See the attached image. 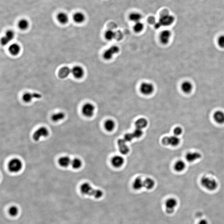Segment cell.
I'll use <instances>...</instances> for the list:
<instances>
[{"mask_svg": "<svg viewBox=\"0 0 224 224\" xmlns=\"http://www.w3.org/2000/svg\"><path fill=\"white\" fill-rule=\"evenodd\" d=\"M81 191L83 194L94 196L95 198H101L103 195V192L99 189H94L89 184L85 183L81 186Z\"/></svg>", "mask_w": 224, "mask_h": 224, "instance_id": "1", "label": "cell"}, {"mask_svg": "<svg viewBox=\"0 0 224 224\" xmlns=\"http://www.w3.org/2000/svg\"><path fill=\"white\" fill-rule=\"evenodd\" d=\"M201 183L203 187L210 191L215 190L218 186V184L216 180L208 177H202Z\"/></svg>", "mask_w": 224, "mask_h": 224, "instance_id": "2", "label": "cell"}, {"mask_svg": "<svg viewBox=\"0 0 224 224\" xmlns=\"http://www.w3.org/2000/svg\"><path fill=\"white\" fill-rule=\"evenodd\" d=\"M174 17L171 15L168 14L163 15L160 17L159 21L156 24V28H160L161 26L166 27V26H170L174 22Z\"/></svg>", "mask_w": 224, "mask_h": 224, "instance_id": "3", "label": "cell"}, {"mask_svg": "<svg viewBox=\"0 0 224 224\" xmlns=\"http://www.w3.org/2000/svg\"><path fill=\"white\" fill-rule=\"evenodd\" d=\"M22 167V162L18 158L12 159L8 163V169L11 172H18L21 170Z\"/></svg>", "mask_w": 224, "mask_h": 224, "instance_id": "4", "label": "cell"}, {"mask_svg": "<svg viewBox=\"0 0 224 224\" xmlns=\"http://www.w3.org/2000/svg\"><path fill=\"white\" fill-rule=\"evenodd\" d=\"M120 48L118 46L113 45L104 51L103 54V58L105 60H110L116 54L120 52Z\"/></svg>", "mask_w": 224, "mask_h": 224, "instance_id": "5", "label": "cell"}, {"mask_svg": "<svg viewBox=\"0 0 224 224\" xmlns=\"http://www.w3.org/2000/svg\"><path fill=\"white\" fill-rule=\"evenodd\" d=\"M140 90L143 95L149 96L154 92V87L153 84L150 83L143 82L140 85Z\"/></svg>", "mask_w": 224, "mask_h": 224, "instance_id": "6", "label": "cell"}, {"mask_svg": "<svg viewBox=\"0 0 224 224\" xmlns=\"http://www.w3.org/2000/svg\"><path fill=\"white\" fill-rule=\"evenodd\" d=\"M162 142L164 145L175 146L179 144L180 139L178 137L175 135L165 137L162 139Z\"/></svg>", "mask_w": 224, "mask_h": 224, "instance_id": "7", "label": "cell"}, {"mask_svg": "<svg viewBox=\"0 0 224 224\" xmlns=\"http://www.w3.org/2000/svg\"><path fill=\"white\" fill-rule=\"evenodd\" d=\"M49 135V130L45 127H41L34 133L33 139L36 141H38L42 138H46Z\"/></svg>", "mask_w": 224, "mask_h": 224, "instance_id": "8", "label": "cell"}, {"mask_svg": "<svg viewBox=\"0 0 224 224\" xmlns=\"http://www.w3.org/2000/svg\"><path fill=\"white\" fill-rule=\"evenodd\" d=\"M177 205V201L176 199L174 198L168 199L165 203L166 212L168 214H171L174 212Z\"/></svg>", "mask_w": 224, "mask_h": 224, "instance_id": "9", "label": "cell"}, {"mask_svg": "<svg viewBox=\"0 0 224 224\" xmlns=\"http://www.w3.org/2000/svg\"><path fill=\"white\" fill-rule=\"evenodd\" d=\"M95 108L94 105L91 103H86L83 106L82 112L86 117H92L94 116Z\"/></svg>", "mask_w": 224, "mask_h": 224, "instance_id": "10", "label": "cell"}, {"mask_svg": "<svg viewBox=\"0 0 224 224\" xmlns=\"http://www.w3.org/2000/svg\"><path fill=\"white\" fill-rule=\"evenodd\" d=\"M171 36V33L170 30H163L160 33V42L163 45H167L170 41Z\"/></svg>", "mask_w": 224, "mask_h": 224, "instance_id": "11", "label": "cell"}, {"mask_svg": "<svg viewBox=\"0 0 224 224\" xmlns=\"http://www.w3.org/2000/svg\"><path fill=\"white\" fill-rule=\"evenodd\" d=\"M15 33L11 30H8L6 31L5 36L2 37L1 43L3 45L5 46L8 45L9 42L14 38Z\"/></svg>", "mask_w": 224, "mask_h": 224, "instance_id": "12", "label": "cell"}, {"mask_svg": "<svg viewBox=\"0 0 224 224\" xmlns=\"http://www.w3.org/2000/svg\"><path fill=\"white\" fill-rule=\"evenodd\" d=\"M72 74L75 78L77 79H80L84 76V70L82 67L76 66L74 67L72 69Z\"/></svg>", "mask_w": 224, "mask_h": 224, "instance_id": "13", "label": "cell"}, {"mask_svg": "<svg viewBox=\"0 0 224 224\" xmlns=\"http://www.w3.org/2000/svg\"><path fill=\"white\" fill-rule=\"evenodd\" d=\"M126 142L124 139H119L118 141L119 151L123 155L127 154L130 151L129 148L127 145Z\"/></svg>", "mask_w": 224, "mask_h": 224, "instance_id": "14", "label": "cell"}, {"mask_svg": "<svg viewBox=\"0 0 224 224\" xmlns=\"http://www.w3.org/2000/svg\"><path fill=\"white\" fill-rule=\"evenodd\" d=\"M41 97V95L37 93H26L23 96V99L24 102H31L34 98L40 99Z\"/></svg>", "mask_w": 224, "mask_h": 224, "instance_id": "15", "label": "cell"}, {"mask_svg": "<svg viewBox=\"0 0 224 224\" xmlns=\"http://www.w3.org/2000/svg\"><path fill=\"white\" fill-rule=\"evenodd\" d=\"M201 154L198 152H189L186 155V158L188 162H194L201 158Z\"/></svg>", "mask_w": 224, "mask_h": 224, "instance_id": "16", "label": "cell"}, {"mask_svg": "<svg viewBox=\"0 0 224 224\" xmlns=\"http://www.w3.org/2000/svg\"><path fill=\"white\" fill-rule=\"evenodd\" d=\"M112 164L116 168H119L123 165L124 163V158L120 156H116L112 159Z\"/></svg>", "mask_w": 224, "mask_h": 224, "instance_id": "17", "label": "cell"}, {"mask_svg": "<svg viewBox=\"0 0 224 224\" xmlns=\"http://www.w3.org/2000/svg\"><path fill=\"white\" fill-rule=\"evenodd\" d=\"M72 73V70L69 67H64L61 68L58 72V76L61 78H67Z\"/></svg>", "mask_w": 224, "mask_h": 224, "instance_id": "18", "label": "cell"}, {"mask_svg": "<svg viewBox=\"0 0 224 224\" xmlns=\"http://www.w3.org/2000/svg\"><path fill=\"white\" fill-rule=\"evenodd\" d=\"M181 89L184 93L189 94L192 92L193 86L191 82L188 81H185L182 83L181 85Z\"/></svg>", "mask_w": 224, "mask_h": 224, "instance_id": "19", "label": "cell"}, {"mask_svg": "<svg viewBox=\"0 0 224 224\" xmlns=\"http://www.w3.org/2000/svg\"><path fill=\"white\" fill-rule=\"evenodd\" d=\"M72 160L70 159L69 157L67 156L62 157L59 158L58 160V163L59 165L62 167H68L71 164Z\"/></svg>", "mask_w": 224, "mask_h": 224, "instance_id": "20", "label": "cell"}, {"mask_svg": "<svg viewBox=\"0 0 224 224\" xmlns=\"http://www.w3.org/2000/svg\"><path fill=\"white\" fill-rule=\"evenodd\" d=\"M214 120L219 124L224 123V113L221 111L215 112L213 116Z\"/></svg>", "mask_w": 224, "mask_h": 224, "instance_id": "21", "label": "cell"}, {"mask_svg": "<svg viewBox=\"0 0 224 224\" xmlns=\"http://www.w3.org/2000/svg\"><path fill=\"white\" fill-rule=\"evenodd\" d=\"M9 51L12 55L16 56L20 52V46L18 44H12L10 45V47H9Z\"/></svg>", "mask_w": 224, "mask_h": 224, "instance_id": "22", "label": "cell"}, {"mask_svg": "<svg viewBox=\"0 0 224 224\" xmlns=\"http://www.w3.org/2000/svg\"><path fill=\"white\" fill-rule=\"evenodd\" d=\"M86 17L84 14L81 12H76L73 16V20L75 22L77 23H83Z\"/></svg>", "mask_w": 224, "mask_h": 224, "instance_id": "23", "label": "cell"}, {"mask_svg": "<svg viewBox=\"0 0 224 224\" xmlns=\"http://www.w3.org/2000/svg\"><path fill=\"white\" fill-rule=\"evenodd\" d=\"M133 188L135 190H140L144 187V181L140 177L137 178L134 181Z\"/></svg>", "mask_w": 224, "mask_h": 224, "instance_id": "24", "label": "cell"}, {"mask_svg": "<svg viewBox=\"0 0 224 224\" xmlns=\"http://www.w3.org/2000/svg\"><path fill=\"white\" fill-rule=\"evenodd\" d=\"M57 19L59 22L62 24H65L69 21V17L67 14L64 12L59 13L57 15Z\"/></svg>", "mask_w": 224, "mask_h": 224, "instance_id": "25", "label": "cell"}, {"mask_svg": "<svg viewBox=\"0 0 224 224\" xmlns=\"http://www.w3.org/2000/svg\"><path fill=\"white\" fill-rule=\"evenodd\" d=\"M147 124H148V122L146 119L144 118H141L136 121L135 125L136 128L142 129L147 126Z\"/></svg>", "mask_w": 224, "mask_h": 224, "instance_id": "26", "label": "cell"}, {"mask_svg": "<svg viewBox=\"0 0 224 224\" xmlns=\"http://www.w3.org/2000/svg\"><path fill=\"white\" fill-rule=\"evenodd\" d=\"M130 21L135 23L140 22L142 18V15L139 12H134L131 13L129 16Z\"/></svg>", "mask_w": 224, "mask_h": 224, "instance_id": "27", "label": "cell"}, {"mask_svg": "<svg viewBox=\"0 0 224 224\" xmlns=\"http://www.w3.org/2000/svg\"><path fill=\"white\" fill-rule=\"evenodd\" d=\"M155 182L152 179L147 178L144 181V187L147 190H151L154 188Z\"/></svg>", "mask_w": 224, "mask_h": 224, "instance_id": "28", "label": "cell"}, {"mask_svg": "<svg viewBox=\"0 0 224 224\" xmlns=\"http://www.w3.org/2000/svg\"><path fill=\"white\" fill-rule=\"evenodd\" d=\"M186 164L185 162L182 160H179L175 163L174 165V169L178 172H181L186 168Z\"/></svg>", "mask_w": 224, "mask_h": 224, "instance_id": "29", "label": "cell"}, {"mask_svg": "<svg viewBox=\"0 0 224 224\" xmlns=\"http://www.w3.org/2000/svg\"><path fill=\"white\" fill-rule=\"evenodd\" d=\"M116 36V32L113 30H108L105 32V38L107 40L111 41L115 39Z\"/></svg>", "mask_w": 224, "mask_h": 224, "instance_id": "30", "label": "cell"}, {"mask_svg": "<svg viewBox=\"0 0 224 224\" xmlns=\"http://www.w3.org/2000/svg\"><path fill=\"white\" fill-rule=\"evenodd\" d=\"M65 117V115L64 113L63 112H59L52 115V119L54 122H57L63 120Z\"/></svg>", "mask_w": 224, "mask_h": 224, "instance_id": "31", "label": "cell"}, {"mask_svg": "<svg viewBox=\"0 0 224 224\" xmlns=\"http://www.w3.org/2000/svg\"><path fill=\"white\" fill-rule=\"evenodd\" d=\"M71 165L74 169H78L82 166V161L78 158H75L72 160Z\"/></svg>", "mask_w": 224, "mask_h": 224, "instance_id": "32", "label": "cell"}, {"mask_svg": "<svg viewBox=\"0 0 224 224\" xmlns=\"http://www.w3.org/2000/svg\"><path fill=\"white\" fill-rule=\"evenodd\" d=\"M115 127V122L112 120H107L105 123V127L108 132H111L113 130Z\"/></svg>", "mask_w": 224, "mask_h": 224, "instance_id": "33", "label": "cell"}, {"mask_svg": "<svg viewBox=\"0 0 224 224\" xmlns=\"http://www.w3.org/2000/svg\"><path fill=\"white\" fill-rule=\"evenodd\" d=\"M29 26V23L28 21L25 19L20 20L18 23L19 28L22 30H26L28 29Z\"/></svg>", "mask_w": 224, "mask_h": 224, "instance_id": "34", "label": "cell"}, {"mask_svg": "<svg viewBox=\"0 0 224 224\" xmlns=\"http://www.w3.org/2000/svg\"><path fill=\"white\" fill-rule=\"evenodd\" d=\"M144 25L141 21L135 23L133 26V30L136 33H140L144 29Z\"/></svg>", "mask_w": 224, "mask_h": 224, "instance_id": "35", "label": "cell"}, {"mask_svg": "<svg viewBox=\"0 0 224 224\" xmlns=\"http://www.w3.org/2000/svg\"><path fill=\"white\" fill-rule=\"evenodd\" d=\"M9 213L12 216H15L18 213V209L16 206H13L10 207L9 210Z\"/></svg>", "mask_w": 224, "mask_h": 224, "instance_id": "36", "label": "cell"}, {"mask_svg": "<svg viewBox=\"0 0 224 224\" xmlns=\"http://www.w3.org/2000/svg\"><path fill=\"white\" fill-rule=\"evenodd\" d=\"M132 134L135 138H139L143 135V132L142 129L136 128V129L134 131Z\"/></svg>", "mask_w": 224, "mask_h": 224, "instance_id": "37", "label": "cell"}, {"mask_svg": "<svg viewBox=\"0 0 224 224\" xmlns=\"http://www.w3.org/2000/svg\"><path fill=\"white\" fill-rule=\"evenodd\" d=\"M135 138L134 137L132 133H127L124 136V140L126 141V142H130L133 140V139Z\"/></svg>", "mask_w": 224, "mask_h": 224, "instance_id": "38", "label": "cell"}, {"mask_svg": "<svg viewBox=\"0 0 224 224\" xmlns=\"http://www.w3.org/2000/svg\"><path fill=\"white\" fill-rule=\"evenodd\" d=\"M217 44L220 48H224V35H222L219 37L217 40Z\"/></svg>", "mask_w": 224, "mask_h": 224, "instance_id": "39", "label": "cell"}, {"mask_svg": "<svg viewBox=\"0 0 224 224\" xmlns=\"http://www.w3.org/2000/svg\"><path fill=\"white\" fill-rule=\"evenodd\" d=\"M182 133H183V130L179 127H176L173 130V133H174V135L177 136V137L181 135Z\"/></svg>", "mask_w": 224, "mask_h": 224, "instance_id": "40", "label": "cell"}, {"mask_svg": "<svg viewBox=\"0 0 224 224\" xmlns=\"http://www.w3.org/2000/svg\"><path fill=\"white\" fill-rule=\"evenodd\" d=\"M198 224H208V222L205 220H203L200 221Z\"/></svg>", "mask_w": 224, "mask_h": 224, "instance_id": "41", "label": "cell"}]
</instances>
